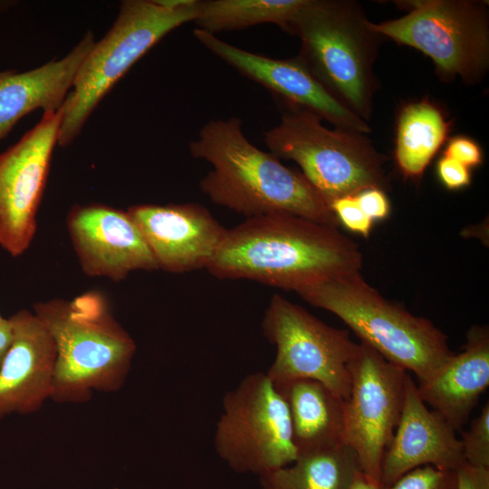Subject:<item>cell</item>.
I'll list each match as a JSON object with an SVG mask.
<instances>
[{
  "instance_id": "6da1fadb",
  "label": "cell",
  "mask_w": 489,
  "mask_h": 489,
  "mask_svg": "<svg viewBox=\"0 0 489 489\" xmlns=\"http://www.w3.org/2000/svg\"><path fill=\"white\" fill-rule=\"evenodd\" d=\"M361 267L359 246L338 228L273 213L226 229L206 269L220 279H247L297 292Z\"/></svg>"
},
{
  "instance_id": "7a4b0ae2",
  "label": "cell",
  "mask_w": 489,
  "mask_h": 489,
  "mask_svg": "<svg viewBox=\"0 0 489 489\" xmlns=\"http://www.w3.org/2000/svg\"><path fill=\"white\" fill-rule=\"evenodd\" d=\"M237 118L204 125L189 144L193 158L211 164L201 179V191L219 206L247 218L289 213L338 228L340 223L328 202L300 171L253 145Z\"/></svg>"
},
{
  "instance_id": "3957f363",
  "label": "cell",
  "mask_w": 489,
  "mask_h": 489,
  "mask_svg": "<svg viewBox=\"0 0 489 489\" xmlns=\"http://www.w3.org/2000/svg\"><path fill=\"white\" fill-rule=\"evenodd\" d=\"M34 313L56 348L53 399L82 402L92 390L114 391L122 386L136 344L101 293L40 302Z\"/></svg>"
},
{
  "instance_id": "277c9868",
  "label": "cell",
  "mask_w": 489,
  "mask_h": 489,
  "mask_svg": "<svg viewBox=\"0 0 489 489\" xmlns=\"http://www.w3.org/2000/svg\"><path fill=\"white\" fill-rule=\"evenodd\" d=\"M289 34L301 41L298 57L345 107L368 122L379 82L373 66L380 41L360 4L305 0Z\"/></svg>"
},
{
  "instance_id": "5b68a950",
  "label": "cell",
  "mask_w": 489,
  "mask_h": 489,
  "mask_svg": "<svg viewBox=\"0 0 489 489\" xmlns=\"http://www.w3.org/2000/svg\"><path fill=\"white\" fill-rule=\"evenodd\" d=\"M308 303L339 317L363 342L388 361L430 379L453 355L447 336L428 319L384 298L360 272L296 292Z\"/></svg>"
},
{
  "instance_id": "8992f818",
  "label": "cell",
  "mask_w": 489,
  "mask_h": 489,
  "mask_svg": "<svg viewBox=\"0 0 489 489\" xmlns=\"http://www.w3.org/2000/svg\"><path fill=\"white\" fill-rule=\"evenodd\" d=\"M197 0L124 1L105 36L82 62L73 91L64 101L58 143L69 145L80 133L92 110L115 82L146 52L173 29L194 22Z\"/></svg>"
},
{
  "instance_id": "52a82bcc",
  "label": "cell",
  "mask_w": 489,
  "mask_h": 489,
  "mask_svg": "<svg viewBox=\"0 0 489 489\" xmlns=\"http://www.w3.org/2000/svg\"><path fill=\"white\" fill-rule=\"evenodd\" d=\"M264 142L278 158L294 161L329 205L344 196L388 186L387 158L367 134L328 129L304 109L289 105L279 124L264 133Z\"/></svg>"
},
{
  "instance_id": "ba28073f",
  "label": "cell",
  "mask_w": 489,
  "mask_h": 489,
  "mask_svg": "<svg viewBox=\"0 0 489 489\" xmlns=\"http://www.w3.org/2000/svg\"><path fill=\"white\" fill-rule=\"evenodd\" d=\"M407 14L370 27L383 38L413 47L434 62L443 77L476 83L489 67V19L484 2L398 1Z\"/></svg>"
},
{
  "instance_id": "9c48e42d",
  "label": "cell",
  "mask_w": 489,
  "mask_h": 489,
  "mask_svg": "<svg viewBox=\"0 0 489 489\" xmlns=\"http://www.w3.org/2000/svg\"><path fill=\"white\" fill-rule=\"evenodd\" d=\"M222 408L214 446L232 470L260 476L298 458L289 408L266 372L246 375Z\"/></svg>"
},
{
  "instance_id": "30bf717a",
  "label": "cell",
  "mask_w": 489,
  "mask_h": 489,
  "mask_svg": "<svg viewBox=\"0 0 489 489\" xmlns=\"http://www.w3.org/2000/svg\"><path fill=\"white\" fill-rule=\"evenodd\" d=\"M262 328L276 347L266 371L273 382L312 379L347 398L351 380L349 365L359 347L347 331L329 326L279 294L271 298Z\"/></svg>"
},
{
  "instance_id": "8fae6325",
  "label": "cell",
  "mask_w": 489,
  "mask_h": 489,
  "mask_svg": "<svg viewBox=\"0 0 489 489\" xmlns=\"http://www.w3.org/2000/svg\"><path fill=\"white\" fill-rule=\"evenodd\" d=\"M349 369L342 443L356 454L360 469L381 482L382 459L401 416L408 373L363 342Z\"/></svg>"
},
{
  "instance_id": "7c38bea8",
  "label": "cell",
  "mask_w": 489,
  "mask_h": 489,
  "mask_svg": "<svg viewBox=\"0 0 489 489\" xmlns=\"http://www.w3.org/2000/svg\"><path fill=\"white\" fill-rule=\"evenodd\" d=\"M63 111L64 102L56 110L43 111L32 129L0 154V246L14 257L24 253L34 239Z\"/></svg>"
},
{
  "instance_id": "4fadbf2b",
  "label": "cell",
  "mask_w": 489,
  "mask_h": 489,
  "mask_svg": "<svg viewBox=\"0 0 489 489\" xmlns=\"http://www.w3.org/2000/svg\"><path fill=\"white\" fill-rule=\"evenodd\" d=\"M193 34L204 47L274 92L288 105L309 110L335 128L370 132L369 123L339 101L298 56L288 60L273 59L234 46L198 28H195Z\"/></svg>"
},
{
  "instance_id": "5bb4252c",
  "label": "cell",
  "mask_w": 489,
  "mask_h": 489,
  "mask_svg": "<svg viewBox=\"0 0 489 489\" xmlns=\"http://www.w3.org/2000/svg\"><path fill=\"white\" fill-rule=\"evenodd\" d=\"M158 268L186 273L206 268L226 229L203 206L140 205L128 209Z\"/></svg>"
},
{
  "instance_id": "9a60e30c",
  "label": "cell",
  "mask_w": 489,
  "mask_h": 489,
  "mask_svg": "<svg viewBox=\"0 0 489 489\" xmlns=\"http://www.w3.org/2000/svg\"><path fill=\"white\" fill-rule=\"evenodd\" d=\"M68 229L82 270L90 276L120 281L133 271L158 268L128 212L101 205L76 207L69 216Z\"/></svg>"
},
{
  "instance_id": "2e32d148",
  "label": "cell",
  "mask_w": 489,
  "mask_h": 489,
  "mask_svg": "<svg viewBox=\"0 0 489 489\" xmlns=\"http://www.w3.org/2000/svg\"><path fill=\"white\" fill-rule=\"evenodd\" d=\"M12 339L0 365V419L38 410L53 396L56 348L36 316L21 310L8 318Z\"/></svg>"
},
{
  "instance_id": "e0dca14e",
  "label": "cell",
  "mask_w": 489,
  "mask_h": 489,
  "mask_svg": "<svg viewBox=\"0 0 489 489\" xmlns=\"http://www.w3.org/2000/svg\"><path fill=\"white\" fill-rule=\"evenodd\" d=\"M465 463L455 430L441 415L427 408L408 374L401 416L383 455L381 482L391 486L424 465L455 472Z\"/></svg>"
},
{
  "instance_id": "ac0fdd59",
  "label": "cell",
  "mask_w": 489,
  "mask_h": 489,
  "mask_svg": "<svg viewBox=\"0 0 489 489\" xmlns=\"http://www.w3.org/2000/svg\"><path fill=\"white\" fill-rule=\"evenodd\" d=\"M489 385V330L475 325L462 352L454 355L427 381L418 383L422 400L455 429L468 420Z\"/></svg>"
},
{
  "instance_id": "d6986e66",
  "label": "cell",
  "mask_w": 489,
  "mask_h": 489,
  "mask_svg": "<svg viewBox=\"0 0 489 489\" xmlns=\"http://www.w3.org/2000/svg\"><path fill=\"white\" fill-rule=\"evenodd\" d=\"M92 33L62 59L52 61L36 69L0 75V139L27 113L42 108L56 110L64 102L76 73L94 44Z\"/></svg>"
},
{
  "instance_id": "ffe728a7",
  "label": "cell",
  "mask_w": 489,
  "mask_h": 489,
  "mask_svg": "<svg viewBox=\"0 0 489 489\" xmlns=\"http://www.w3.org/2000/svg\"><path fill=\"white\" fill-rule=\"evenodd\" d=\"M273 383L289 408L299 455L343 444L344 399L312 379Z\"/></svg>"
},
{
  "instance_id": "44dd1931",
  "label": "cell",
  "mask_w": 489,
  "mask_h": 489,
  "mask_svg": "<svg viewBox=\"0 0 489 489\" xmlns=\"http://www.w3.org/2000/svg\"><path fill=\"white\" fill-rule=\"evenodd\" d=\"M449 127L440 108L428 100L407 104L400 110L395 158L405 177H421L446 139Z\"/></svg>"
},
{
  "instance_id": "7402d4cb",
  "label": "cell",
  "mask_w": 489,
  "mask_h": 489,
  "mask_svg": "<svg viewBox=\"0 0 489 489\" xmlns=\"http://www.w3.org/2000/svg\"><path fill=\"white\" fill-rule=\"evenodd\" d=\"M360 469L344 444L300 455L291 465L259 476L262 489H347Z\"/></svg>"
},
{
  "instance_id": "603a6c76",
  "label": "cell",
  "mask_w": 489,
  "mask_h": 489,
  "mask_svg": "<svg viewBox=\"0 0 489 489\" xmlns=\"http://www.w3.org/2000/svg\"><path fill=\"white\" fill-rule=\"evenodd\" d=\"M305 0H206L199 1L194 21L198 29L215 34L270 23L289 33Z\"/></svg>"
},
{
  "instance_id": "cb8c5ba5",
  "label": "cell",
  "mask_w": 489,
  "mask_h": 489,
  "mask_svg": "<svg viewBox=\"0 0 489 489\" xmlns=\"http://www.w3.org/2000/svg\"><path fill=\"white\" fill-rule=\"evenodd\" d=\"M465 462L472 466L489 469V403L471 423L460 439Z\"/></svg>"
},
{
  "instance_id": "d4e9b609",
  "label": "cell",
  "mask_w": 489,
  "mask_h": 489,
  "mask_svg": "<svg viewBox=\"0 0 489 489\" xmlns=\"http://www.w3.org/2000/svg\"><path fill=\"white\" fill-rule=\"evenodd\" d=\"M389 489H456V475L424 465L401 476Z\"/></svg>"
},
{
  "instance_id": "484cf974",
  "label": "cell",
  "mask_w": 489,
  "mask_h": 489,
  "mask_svg": "<svg viewBox=\"0 0 489 489\" xmlns=\"http://www.w3.org/2000/svg\"><path fill=\"white\" fill-rule=\"evenodd\" d=\"M330 207L340 225L350 231L369 237L373 221L365 215L360 206L356 196H344L330 203Z\"/></svg>"
},
{
  "instance_id": "4316f807",
  "label": "cell",
  "mask_w": 489,
  "mask_h": 489,
  "mask_svg": "<svg viewBox=\"0 0 489 489\" xmlns=\"http://www.w3.org/2000/svg\"><path fill=\"white\" fill-rule=\"evenodd\" d=\"M444 156L453 158L469 168L480 165L483 161L480 146L472 139L465 136L452 138L446 147Z\"/></svg>"
},
{
  "instance_id": "83f0119b",
  "label": "cell",
  "mask_w": 489,
  "mask_h": 489,
  "mask_svg": "<svg viewBox=\"0 0 489 489\" xmlns=\"http://www.w3.org/2000/svg\"><path fill=\"white\" fill-rule=\"evenodd\" d=\"M436 172L440 182L447 189H460L470 185V168L448 157H442L437 162Z\"/></svg>"
},
{
  "instance_id": "f1b7e54d",
  "label": "cell",
  "mask_w": 489,
  "mask_h": 489,
  "mask_svg": "<svg viewBox=\"0 0 489 489\" xmlns=\"http://www.w3.org/2000/svg\"><path fill=\"white\" fill-rule=\"evenodd\" d=\"M362 211L373 222L387 218L390 212V204L385 191L379 188H368L356 195Z\"/></svg>"
},
{
  "instance_id": "f546056e",
  "label": "cell",
  "mask_w": 489,
  "mask_h": 489,
  "mask_svg": "<svg viewBox=\"0 0 489 489\" xmlns=\"http://www.w3.org/2000/svg\"><path fill=\"white\" fill-rule=\"evenodd\" d=\"M456 489H489V469L463 464L456 471Z\"/></svg>"
},
{
  "instance_id": "4dcf8cb0",
  "label": "cell",
  "mask_w": 489,
  "mask_h": 489,
  "mask_svg": "<svg viewBox=\"0 0 489 489\" xmlns=\"http://www.w3.org/2000/svg\"><path fill=\"white\" fill-rule=\"evenodd\" d=\"M390 486L385 485L359 469L354 474L347 489H389Z\"/></svg>"
},
{
  "instance_id": "1f68e13d",
  "label": "cell",
  "mask_w": 489,
  "mask_h": 489,
  "mask_svg": "<svg viewBox=\"0 0 489 489\" xmlns=\"http://www.w3.org/2000/svg\"><path fill=\"white\" fill-rule=\"evenodd\" d=\"M12 339V331L9 321L0 326V365L5 357V354L10 345Z\"/></svg>"
},
{
  "instance_id": "d6a6232c",
  "label": "cell",
  "mask_w": 489,
  "mask_h": 489,
  "mask_svg": "<svg viewBox=\"0 0 489 489\" xmlns=\"http://www.w3.org/2000/svg\"><path fill=\"white\" fill-rule=\"evenodd\" d=\"M6 321H7V319L4 318V317L0 314V326L4 325Z\"/></svg>"
},
{
  "instance_id": "836d02e7",
  "label": "cell",
  "mask_w": 489,
  "mask_h": 489,
  "mask_svg": "<svg viewBox=\"0 0 489 489\" xmlns=\"http://www.w3.org/2000/svg\"><path fill=\"white\" fill-rule=\"evenodd\" d=\"M2 72H0V75H1Z\"/></svg>"
}]
</instances>
